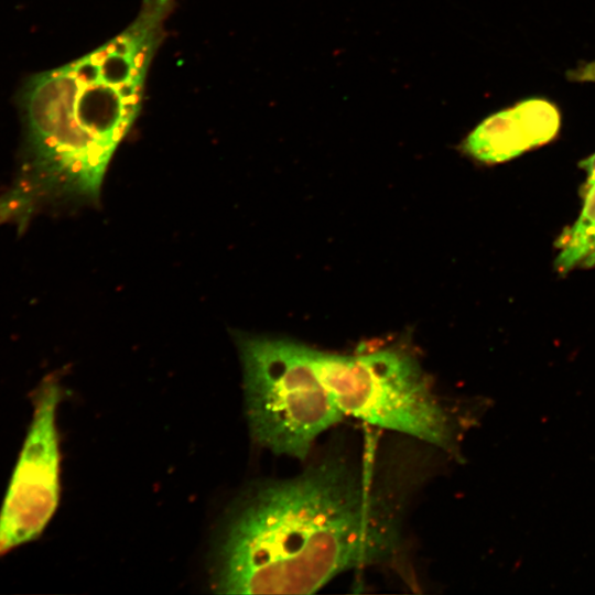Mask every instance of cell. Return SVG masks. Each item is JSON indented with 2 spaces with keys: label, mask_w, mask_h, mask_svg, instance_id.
<instances>
[{
  "label": "cell",
  "mask_w": 595,
  "mask_h": 595,
  "mask_svg": "<svg viewBox=\"0 0 595 595\" xmlns=\"http://www.w3.org/2000/svg\"><path fill=\"white\" fill-rule=\"evenodd\" d=\"M401 496L339 455L252 489L229 518L214 575L226 594H312L398 543Z\"/></svg>",
  "instance_id": "obj_1"
},
{
  "label": "cell",
  "mask_w": 595,
  "mask_h": 595,
  "mask_svg": "<svg viewBox=\"0 0 595 595\" xmlns=\"http://www.w3.org/2000/svg\"><path fill=\"white\" fill-rule=\"evenodd\" d=\"M178 1L142 0L120 33L26 82L24 149L15 180L0 195V225L22 229L50 202L99 197L110 160L141 111L152 61Z\"/></svg>",
  "instance_id": "obj_2"
},
{
  "label": "cell",
  "mask_w": 595,
  "mask_h": 595,
  "mask_svg": "<svg viewBox=\"0 0 595 595\" xmlns=\"http://www.w3.org/2000/svg\"><path fill=\"white\" fill-rule=\"evenodd\" d=\"M236 340L252 437L274 454L305 459L317 437L344 418L315 370L314 348L242 334Z\"/></svg>",
  "instance_id": "obj_3"
},
{
  "label": "cell",
  "mask_w": 595,
  "mask_h": 595,
  "mask_svg": "<svg viewBox=\"0 0 595 595\" xmlns=\"http://www.w3.org/2000/svg\"><path fill=\"white\" fill-rule=\"evenodd\" d=\"M315 370L344 415L413 436L442 450L454 429L418 360L400 348L360 355L314 349Z\"/></svg>",
  "instance_id": "obj_4"
},
{
  "label": "cell",
  "mask_w": 595,
  "mask_h": 595,
  "mask_svg": "<svg viewBox=\"0 0 595 595\" xmlns=\"http://www.w3.org/2000/svg\"><path fill=\"white\" fill-rule=\"evenodd\" d=\"M62 392L53 375L32 391V419L0 507V558L36 540L58 506L56 411Z\"/></svg>",
  "instance_id": "obj_5"
},
{
  "label": "cell",
  "mask_w": 595,
  "mask_h": 595,
  "mask_svg": "<svg viewBox=\"0 0 595 595\" xmlns=\"http://www.w3.org/2000/svg\"><path fill=\"white\" fill-rule=\"evenodd\" d=\"M560 127L556 105L532 97L486 117L466 136L461 148L480 163H502L549 143Z\"/></svg>",
  "instance_id": "obj_6"
},
{
  "label": "cell",
  "mask_w": 595,
  "mask_h": 595,
  "mask_svg": "<svg viewBox=\"0 0 595 595\" xmlns=\"http://www.w3.org/2000/svg\"><path fill=\"white\" fill-rule=\"evenodd\" d=\"M555 247L554 268L559 273L595 266V178L585 182L580 216L559 237Z\"/></svg>",
  "instance_id": "obj_7"
},
{
  "label": "cell",
  "mask_w": 595,
  "mask_h": 595,
  "mask_svg": "<svg viewBox=\"0 0 595 595\" xmlns=\"http://www.w3.org/2000/svg\"><path fill=\"white\" fill-rule=\"evenodd\" d=\"M580 167H582L586 173V181L595 178V153L589 155L580 162Z\"/></svg>",
  "instance_id": "obj_8"
}]
</instances>
